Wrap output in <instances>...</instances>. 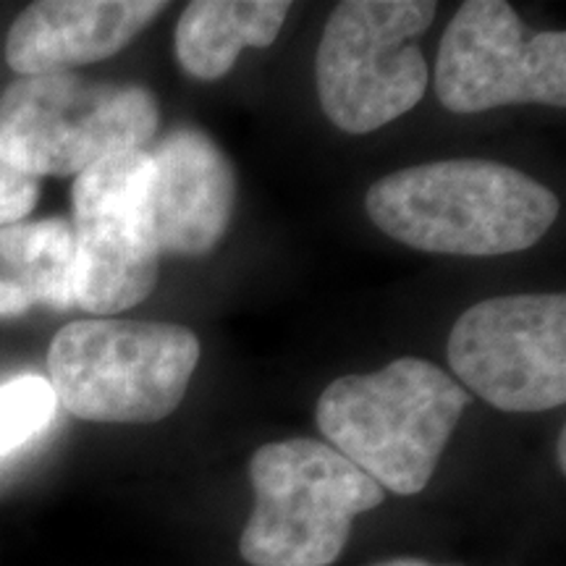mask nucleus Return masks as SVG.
Returning <instances> with one entry per match:
<instances>
[{
	"label": "nucleus",
	"mask_w": 566,
	"mask_h": 566,
	"mask_svg": "<svg viewBox=\"0 0 566 566\" xmlns=\"http://www.w3.org/2000/svg\"><path fill=\"white\" fill-rule=\"evenodd\" d=\"M150 221L160 254L202 258L223 239L237 202V176L229 158L195 126L168 132L155 147Z\"/></svg>",
	"instance_id": "obj_10"
},
{
	"label": "nucleus",
	"mask_w": 566,
	"mask_h": 566,
	"mask_svg": "<svg viewBox=\"0 0 566 566\" xmlns=\"http://www.w3.org/2000/svg\"><path fill=\"white\" fill-rule=\"evenodd\" d=\"M380 231L412 250L495 258L530 250L558 216L533 176L495 160H436L375 181L365 200Z\"/></svg>",
	"instance_id": "obj_1"
},
{
	"label": "nucleus",
	"mask_w": 566,
	"mask_h": 566,
	"mask_svg": "<svg viewBox=\"0 0 566 566\" xmlns=\"http://www.w3.org/2000/svg\"><path fill=\"white\" fill-rule=\"evenodd\" d=\"M150 176V150H132L97 160L74 179V307L84 313H124L158 283Z\"/></svg>",
	"instance_id": "obj_7"
},
{
	"label": "nucleus",
	"mask_w": 566,
	"mask_h": 566,
	"mask_svg": "<svg viewBox=\"0 0 566 566\" xmlns=\"http://www.w3.org/2000/svg\"><path fill=\"white\" fill-rule=\"evenodd\" d=\"M564 441H566V433L558 436V467H566V457H564Z\"/></svg>",
	"instance_id": "obj_17"
},
{
	"label": "nucleus",
	"mask_w": 566,
	"mask_h": 566,
	"mask_svg": "<svg viewBox=\"0 0 566 566\" xmlns=\"http://www.w3.org/2000/svg\"><path fill=\"white\" fill-rule=\"evenodd\" d=\"M289 11L286 0H195L176 24V61L195 80H221L244 48L273 45Z\"/></svg>",
	"instance_id": "obj_13"
},
{
	"label": "nucleus",
	"mask_w": 566,
	"mask_h": 566,
	"mask_svg": "<svg viewBox=\"0 0 566 566\" xmlns=\"http://www.w3.org/2000/svg\"><path fill=\"white\" fill-rule=\"evenodd\" d=\"M430 0H346L321 38L317 97L328 122L346 134H370L422 101L428 61L417 38L433 24Z\"/></svg>",
	"instance_id": "obj_6"
},
{
	"label": "nucleus",
	"mask_w": 566,
	"mask_h": 566,
	"mask_svg": "<svg viewBox=\"0 0 566 566\" xmlns=\"http://www.w3.org/2000/svg\"><path fill=\"white\" fill-rule=\"evenodd\" d=\"M250 480L254 509L239 537L250 566L336 564L352 522L386 501L370 475L315 438L260 446Z\"/></svg>",
	"instance_id": "obj_3"
},
{
	"label": "nucleus",
	"mask_w": 566,
	"mask_h": 566,
	"mask_svg": "<svg viewBox=\"0 0 566 566\" xmlns=\"http://www.w3.org/2000/svg\"><path fill=\"white\" fill-rule=\"evenodd\" d=\"M462 388L501 412H546L566 401V296L520 294L472 304L449 336Z\"/></svg>",
	"instance_id": "obj_8"
},
{
	"label": "nucleus",
	"mask_w": 566,
	"mask_h": 566,
	"mask_svg": "<svg viewBox=\"0 0 566 566\" xmlns=\"http://www.w3.org/2000/svg\"><path fill=\"white\" fill-rule=\"evenodd\" d=\"M40 195V181L17 171L0 158V226L24 221L34 210Z\"/></svg>",
	"instance_id": "obj_15"
},
{
	"label": "nucleus",
	"mask_w": 566,
	"mask_h": 566,
	"mask_svg": "<svg viewBox=\"0 0 566 566\" xmlns=\"http://www.w3.org/2000/svg\"><path fill=\"white\" fill-rule=\"evenodd\" d=\"M200 342L174 323L76 321L48 349L59 407L87 422H158L181 405Z\"/></svg>",
	"instance_id": "obj_4"
},
{
	"label": "nucleus",
	"mask_w": 566,
	"mask_h": 566,
	"mask_svg": "<svg viewBox=\"0 0 566 566\" xmlns=\"http://www.w3.org/2000/svg\"><path fill=\"white\" fill-rule=\"evenodd\" d=\"M74 307V231L69 218L0 226V317Z\"/></svg>",
	"instance_id": "obj_12"
},
{
	"label": "nucleus",
	"mask_w": 566,
	"mask_h": 566,
	"mask_svg": "<svg viewBox=\"0 0 566 566\" xmlns=\"http://www.w3.org/2000/svg\"><path fill=\"white\" fill-rule=\"evenodd\" d=\"M168 3L158 0H40L6 38V61L21 76L63 74L124 51Z\"/></svg>",
	"instance_id": "obj_11"
},
{
	"label": "nucleus",
	"mask_w": 566,
	"mask_h": 566,
	"mask_svg": "<svg viewBox=\"0 0 566 566\" xmlns=\"http://www.w3.org/2000/svg\"><path fill=\"white\" fill-rule=\"evenodd\" d=\"M158 126V101L139 84L19 76L0 95V158L32 179H76L111 155L147 150Z\"/></svg>",
	"instance_id": "obj_5"
},
{
	"label": "nucleus",
	"mask_w": 566,
	"mask_h": 566,
	"mask_svg": "<svg viewBox=\"0 0 566 566\" xmlns=\"http://www.w3.org/2000/svg\"><path fill=\"white\" fill-rule=\"evenodd\" d=\"M467 405L470 391L449 373L405 357L334 380L317 399V428L384 491L415 495L433 478Z\"/></svg>",
	"instance_id": "obj_2"
},
{
	"label": "nucleus",
	"mask_w": 566,
	"mask_h": 566,
	"mask_svg": "<svg viewBox=\"0 0 566 566\" xmlns=\"http://www.w3.org/2000/svg\"><path fill=\"white\" fill-rule=\"evenodd\" d=\"M55 412L59 401L42 375H19L0 384V459L38 438Z\"/></svg>",
	"instance_id": "obj_14"
},
{
	"label": "nucleus",
	"mask_w": 566,
	"mask_h": 566,
	"mask_svg": "<svg viewBox=\"0 0 566 566\" xmlns=\"http://www.w3.org/2000/svg\"><path fill=\"white\" fill-rule=\"evenodd\" d=\"M373 566H454V564H430L424 558H388V562H378Z\"/></svg>",
	"instance_id": "obj_16"
},
{
	"label": "nucleus",
	"mask_w": 566,
	"mask_h": 566,
	"mask_svg": "<svg viewBox=\"0 0 566 566\" xmlns=\"http://www.w3.org/2000/svg\"><path fill=\"white\" fill-rule=\"evenodd\" d=\"M436 92L451 113L501 105H566V34L525 27L504 0H467L446 27L436 61Z\"/></svg>",
	"instance_id": "obj_9"
}]
</instances>
